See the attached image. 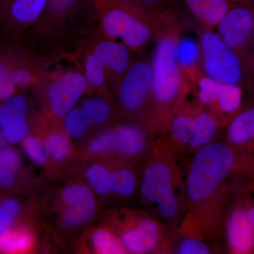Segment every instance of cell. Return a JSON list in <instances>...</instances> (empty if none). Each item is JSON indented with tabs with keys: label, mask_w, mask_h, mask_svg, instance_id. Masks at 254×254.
<instances>
[{
	"label": "cell",
	"mask_w": 254,
	"mask_h": 254,
	"mask_svg": "<svg viewBox=\"0 0 254 254\" xmlns=\"http://www.w3.org/2000/svg\"><path fill=\"white\" fill-rule=\"evenodd\" d=\"M47 151L55 161H62L67 158L71 151V145L68 138L60 132H53L47 138L46 142Z\"/></svg>",
	"instance_id": "31"
},
{
	"label": "cell",
	"mask_w": 254,
	"mask_h": 254,
	"mask_svg": "<svg viewBox=\"0 0 254 254\" xmlns=\"http://www.w3.org/2000/svg\"><path fill=\"white\" fill-rule=\"evenodd\" d=\"M113 146V128L98 135L90 143V150L95 154H111Z\"/></svg>",
	"instance_id": "34"
},
{
	"label": "cell",
	"mask_w": 254,
	"mask_h": 254,
	"mask_svg": "<svg viewBox=\"0 0 254 254\" xmlns=\"http://www.w3.org/2000/svg\"><path fill=\"white\" fill-rule=\"evenodd\" d=\"M62 200L66 206L62 215V221L66 227H77L94 217L96 210L94 196L86 185H68L62 192Z\"/></svg>",
	"instance_id": "12"
},
{
	"label": "cell",
	"mask_w": 254,
	"mask_h": 254,
	"mask_svg": "<svg viewBox=\"0 0 254 254\" xmlns=\"http://www.w3.org/2000/svg\"><path fill=\"white\" fill-rule=\"evenodd\" d=\"M27 114V100L18 93L0 102V129L6 142L20 143L28 136Z\"/></svg>",
	"instance_id": "13"
},
{
	"label": "cell",
	"mask_w": 254,
	"mask_h": 254,
	"mask_svg": "<svg viewBox=\"0 0 254 254\" xmlns=\"http://www.w3.org/2000/svg\"><path fill=\"white\" fill-rule=\"evenodd\" d=\"M19 210L17 200L13 198H7L0 203V235L11 229Z\"/></svg>",
	"instance_id": "33"
},
{
	"label": "cell",
	"mask_w": 254,
	"mask_h": 254,
	"mask_svg": "<svg viewBox=\"0 0 254 254\" xmlns=\"http://www.w3.org/2000/svg\"><path fill=\"white\" fill-rule=\"evenodd\" d=\"M21 165V158L16 150L10 148L0 149V186L9 187L14 183Z\"/></svg>",
	"instance_id": "26"
},
{
	"label": "cell",
	"mask_w": 254,
	"mask_h": 254,
	"mask_svg": "<svg viewBox=\"0 0 254 254\" xmlns=\"http://www.w3.org/2000/svg\"><path fill=\"white\" fill-rule=\"evenodd\" d=\"M22 143L25 153L32 161L38 165L46 163L49 155L45 143L33 136H26Z\"/></svg>",
	"instance_id": "32"
},
{
	"label": "cell",
	"mask_w": 254,
	"mask_h": 254,
	"mask_svg": "<svg viewBox=\"0 0 254 254\" xmlns=\"http://www.w3.org/2000/svg\"><path fill=\"white\" fill-rule=\"evenodd\" d=\"M84 74L77 71H64L51 82L47 90V98L51 113L64 118L81 99L88 89Z\"/></svg>",
	"instance_id": "11"
},
{
	"label": "cell",
	"mask_w": 254,
	"mask_h": 254,
	"mask_svg": "<svg viewBox=\"0 0 254 254\" xmlns=\"http://www.w3.org/2000/svg\"><path fill=\"white\" fill-rule=\"evenodd\" d=\"M141 10L150 17L158 19L172 11L171 0H119Z\"/></svg>",
	"instance_id": "30"
},
{
	"label": "cell",
	"mask_w": 254,
	"mask_h": 254,
	"mask_svg": "<svg viewBox=\"0 0 254 254\" xmlns=\"http://www.w3.org/2000/svg\"><path fill=\"white\" fill-rule=\"evenodd\" d=\"M113 222L127 253L170 254V230L155 215L121 211L115 215Z\"/></svg>",
	"instance_id": "5"
},
{
	"label": "cell",
	"mask_w": 254,
	"mask_h": 254,
	"mask_svg": "<svg viewBox=\"0 0 254 254\" xmlns=\"http://www.w3.org/2000/svg\"><path fill=\"white\" fill-rule=\"evenodd\" d=\"M83 74L89 86L96 89L103 88L108 81V75L105 66L92 51L85 58Z\"/></svg>",
	"instance_id": "27"
},
{
	"label": "cell",
	"mask_w": 254,
	"mask_h": 254,
	"mask_svg": "<svg viewBox=\"0 0 254 254\" xmlns=\"http://www.w3.org/2000/svg\"><path fill=\"white\" fill-rule=\"evenodd\" d=\"M180 35V24L173 11L160 21L150 60L152 87L148 127L155 137L165 133L174 114L186 101L190 91V79L175 57Z\"/></svg>",
	"instance_id": "2"
},
{
	"label": "cell",
	"mask_w": 254,
	"mask_h": 254,
	"mask_svg": "<svg viewBox=\"0 0 254 254\" xmlns=\"http://www.w3.org/2000/svg\"><path fill=\"white\" fill-rule=\"evenodd\" d=\"M225 228L227 247L230 253H254V231L247 218L245 202L239 203L228 213Z\"/></svg>",
	"instance_id": "14"
},
{
	"label": "cell",
	"mask_w": 254,
	"mask_h": 254,
	"mask_svg": "<svg viewBox=\"0 0 254 254\" xmlns=\"http://www.w3.org/2000/svg\"><path fill=\"white\" fill-rule=\"evenodd\" d=\"M195 101L215 118L221 128L243 107L245 88L210 79L201 72L190 80Z\"/></svg>",
	"instance_id": "9"
},
{
	"label": "cell",
	"mask_w": 254,
	"mask_h": 254,
	"mask_svg": "<svg viewBox=\"0 0 254 254\" xmlns=\"http://www.w3.org/2000/svg\"><path fill=\"white\" fill-rule=\"evenodd\" d=\"M237 163L226 142H212L193 155L185 177V211L175 230L208 242L218 240L227 217V179Z\"/></svg>",
	"instance_id": "1"
},
{
	"label": "cell",
	"mask_w": 254,
	"mask_h": 254,
	"mask_svg": "<svg viewBox=\"0 0 254 254\" xmlns=\"http://www.w3.org/2000/svg\"><path fill=\"white\" fill-rule=\"evenodd\" d=\"M179 156L181 155L165 135L157 137L148 153L140 187L145 203L170 230L178 226L186 207L185 179Z\"/></svg>",
	"instance_id": "3"
},
{
	"label": "cell",
	"mask_w": 254,
	"mask_h": 254,
	"mask_svg": "<svg viewBox=\"0 0 254 254\" xmlns=\"http://www.w3.org/2000/svg\"><path fill=\"white\" fill-rule=\"evenodd\" d=\"M151 87V64L145 60H133L116 83L117 100L120 109L127 116L139 119L148 128Z\"/></svg>",
	"instance_id": "8"
},
{
	"label": "cell",
	"mask_w": 254,
	"mask_h": 254,
	"mask_svg": "<svg viewBox=\"0 0 254 254\" xmlns=\"http://www.w3.org/2000/svg\"><path fill=\"white\" fill-rule=\"evenodd\" d=\"M105 38L121 42L132 52L154 41L160 19L119 0H93Z\"/></svg>",
	"instance_id": "4"
},
{
	"label": "cell",
	"mask_w": 254,
	"mask_h": 254,
	"mask_svg": "<svg viewBox=\"0 0 254 254\" xmlns=\"http://www.w3.org/2000/svg\"><path fill=\"white\" fill-rule=\"evenodd\" d=\"M200 46L199 40L190 36H181L177 38L175 46V57L179 66L188 78H191L201 72L200 67Z\"/></svg>",
	"instance_id": "18"
},
{
	"label": "cell",
	"mask_w": 254,
	"mask_h": 254,
	"mask_svg": "<svg viewBox=\"0 0 254 254\" xmlns=\"http://www.w3.org/2000/svg\"><path fill=\"white\" fill-rule=\"evenodd\" d=\"M63 118L65 131L71 138H79L83 136L90 126L79 107H74Z\"/></svg>",
	"instance_id": "29"
},
{
	"label": "cell",
	"mask_w": 254,
	"mask_h": 254,
	"mask_svg": "<svg viewBox=\"0 0 254 254\" xmlns=\"http://www.w3.org/2000/svg\"><path fill=\"white\" fill-rule=\"evenodd\" d=\"M92 244L95 250L101 254H127L123 244L116 232L109 229L100 228L92 235Z\"/></svg>",
	"instance_id": "25"
},
{
	"label": "cell",
	"mask_w": 254,
	"mask_h": 254,
	"mask_svg": "<svg viewBox=\"0 0 254 254\" xmlns=\"http://www.w3.org/2000/svg\"><path fill=\"white\" fill-rule=\"evenodd\" d=\"M170 254H208L213 253L211 247L206 241L182 235L176 230L169 234Z\"/></svg>",
	"instance_id": "20"
},
{
	"label": "cell",
	"mask_w": 254,
	"mask_h": 254,
	"mask_svg": "<svg viewBox=\"0 0 254 254\" xmlns=\"http://www.w3.org/2000/svg\"><path fill=\"white\" fill-rule=\"evenodd\" d=\"M79 108L90 125H100L113 116V108L110 102L102 97H90L82 101Z\"/></svg>",
	"instance_id": "21"
},
{
	"label": "cell",
	"mask_w": 254,
	"mask_h": 254,
	"mask_svg": "<svg viewBox=\"0 0 254 254\" xmlns=\"http://www.w3.org/2000/svg\"><path fill=\"white\" fill-rule=\"evenodd\" d=\"M83 1L84 0H48L46 9L39 21L61 23L78 9Z\"/></svg>",
	"instance_id": "24"
},
{
	"label": "cell",
	"mask_w": 254,
	"mask_h": 254,
	"mask_svg": "<svg viewBox=\"0 0 254 254\" xmlns=\"http://www.w3.org/2000/svg\"><path fill=\"white\" fill-rule=\"evenodd\" d=\"M225 127L226 143L235 153L250 151L254 146V100L248 106L242 107Z\"/></svg>",
	"instance_id": "16"
},
{
	"label": "cell",
	"mask_w": 254,
	"mask_h": 254,
	"mask_svg": "<svg viewBox=\"0 0 254 254\" xmlns=\"http://www.w3.org/2000/svg\"><path fill=\"white\" fill-rule=\"evenodd\" d=\"M246 210H247V218L250 221L254 231V200H247L245 202Z\"/></svg>",
	"instance_id": "35"
},
{
	"label": "cell",
	"mask_w": 254,
	"mask_h": 254,
	"mask_svg": "<svg viewBox=\"0 0 254 254\" xmlns=\"http://www.w3.org/2000/svg\"><path fill=\"white\" fill-rule=\"evenodd\" d=\"M48 0H0V36L12 41L39 21Z\"/></svg>",
	"instance_id": "10"
},
{
	"label": "cell",
	"mask_w": 254,
	"mask_h": 254,
	"mask_svg": "<svg viewBox=\"0 0 254 254\" xmlns=\"http://www.w3.org/2000/svg\"><path fill=\"white\" fill-rule=\"evenodd\" d=\"M214 30L242 60L248 90L254 75V0H240L222 16Z\"/></svg>",
	"instance_id": "6"
},
{
	"label": "cell",
	"mask_w": 254,
	"mask_h": 254,
	"mask_svg": "<svg viewBox=\"0 0 254 254\" xmlns=\"http://www.w3.org/2000/svg\"><path fill=\"white\" fill-rule=\"evenodd\" d=\"M240 0H184L201 28L215 29L222 16Z\"/></svg>",
	"instance_id": "17"
},
{
	"label": "cell",
	"mask_w": 254,
	"mask_h": 254,
	"mask_svg": "<svg viewBox=\"0 0 254 254\" xmlns=\"http://www.w3.org/2000/svg\"><path fill=\"white\" fill-rule=\"evenodd\" d=\"M6 143H7V142L5 140L4 137L3 136L2 133H1V129H0V149L4 148Z\"/></svg>",
	"instance_id": "37"
},
{
	"label": "cell",
	"mask_w": 254,
	"mask_h": 254,
	"mask_svg": "<svg viewBox=\"0 0 254 254\" xmlns=\"http://www.w3.org/2000/svg\"><path fill=\"white\" fill-rule=\"evenodd\" d=\"M17 50L9 43L0 46V102L18 93L12 77Z\"/></svg>",
	"instance_id": "19"
},
{
	"label": "cell",
	"mask_w": 254,
	"mask_h": 254,
	"mask_svg": "<svg viewBox=\"0 0 254 254\" xmlns=\"http://www.w3.org/2000/svg\"><path fill=\"white\" fill-rule=\"evenodd\" d=\"M136 186V175L129 168H120L114 170L113 194L128 198L133 194Z\"/></svg>",
	"instance_id": "28"
},
{
	"label": "cell",
	"mask_w": 254,
	"mask_h": 254,
	"mask_svg": "<svg viewBox=\"0 0 254 254\" xmlns=\"http://www.w3.org/2000/svg\"><path fill=\"white\" fill-rule=\"evenodd\" d=\"M92 52L100 60L108 73V78L115 83L127 72L133 60L131 50L121 42L104 37L96 43Z\"/></svg>",
	"instance_id": "15"
},
{
	"label": "cell",
	"mask_w": 254,
	"mask_h": 254,
	"mask_svg": "<svg viewBox=\"0 0 254 254\" xmlns=\"http://www.w3.org/2000/svg\"><path fill=\"white\" fill-rule=\"evenodd\" d=\"M113 172L104 165L94 164L87 169L86 180L98 194H113Z\"/></svg>",
	"instance_id": "23"
},
{
	"label": "cell",
	"mask_w": 254,
	"mask_h": 254,
	"mask_svg": "<svg viewBox=\"0 0 254 254\" xmlns=\"http://www.w3.org/2000/svg\"><path fill=\"white\" fill-rule=\"evenodd\" d=\"M248 93H250V94L253 95L254 97V75L253 77H252V82H251V84L250 88L247 90Z\"/></svg>",
	"instance_id": "36"
},
{
	"label": "cell",
	"mask_w": 254,
	"mask_h": 254,
	"mask_svg": "<svg viewBox=\"0 0 254 254\" xmlns=\"http://www.w3.org/2000/svg\"><path fill=\"white\" fill-rule=\"evenodd\" d=\"M198 40L202 74L219 83L236 85L247 89L248 80L242 60L215 30L202 28Z\"/></svg>",
	"instance_id": "7"
},
{
	"label": "cell",
	"mask_w": 254,
	"mask_h": 254,
	"mask_svg": "<svg viewBox=\"0 0 254 254\" xmlns=\"http://www.w3.org/2000/svg\"><path fill=\"white\" fill-rule=\"evenodd\" d=\"M33 242V237L27 230L11 228L0 235V252L16 254L27 252Z\"/></svg>",
	"instance_id": "22"
}]
</instances>
